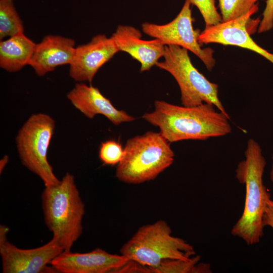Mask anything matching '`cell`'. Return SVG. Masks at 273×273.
I'll use <instances>...</instances> for the list:
<instances>
[{"mask_svg": "<svg viewBox=\"0 0 273 273\" xmlns=\"http://www.w3.org/2000/svg\"><path fill=\"white\" fill-rule=\"evenodd\" d=\"M153 112L143 118L157 126L169 143L188 140H205L226 135L232 131L230 117L211 104L186 107L157 100Z\"/></svg>", "mask_w": 273, "mask_h": 273, "instance_id": "obj_1", "label": "cell"}, {"mask_svg": "<svg viewBox=\"0 0 273 273\" xmlns=\"http://www.w3.org/2000/svg\"><path fill=\"white\" fill-rule=\"evenodd\" d=\"M245 157L236 169L237 179L245 186L244 207L231 234L252 245L258 243L263 236V216L270 196L263 180L266 160L260 146L254 139L248 141Z\"/></svg>", "mask_w": 273, "mask_h": 273, "instance_id": "obj_2", "label": "cell"}, {"mask_svg": "<svg viewBox=\"0 0 273 273\" xmlns=\"http://www.w3.org/2000/svg\"><path fill=\"white\" fill-rule=\"evenodd\" d=\"M45 223L64 251H69L83 231L85 205L74 176L67 172L60 181L45 187L41 195Z\"/></svg>", "mask_w": 273, "mask_h": 273, "instance_id": "obj_3", "label": "cell"}, {"mask_svg": "<svg viewBox=\"0 0 273 273\" xmlns=\"http://www.w3.org/2000/svg\"><path fill=\"white\" fill-rule=\"evenodd\" d=\"M170 143L160 132L152 131L129 139L116 177L130 184L154 179L173 162L174 154Z\"/></svg>", "mask_w": 273, "mask_h": 273, "instance_id": "obj_4", "label": "cell"}, {"mask_svg": "<svg viewBox=\"0 0 273 273\" xmlns=\"http://www.w3.org/2000/svg\"><path fill=\"white\" fill-rule=\"evenodd\" d=\"M171 234L163 220L143 225L121 247L120 254L148 268L168 259L191 260L196 255L193 246Z\"/></svg>", "mask_w": 273, "mask_h": 273, "instance_id": "obj_5", "label": "cell"}, {"mask_svg": "<svg viewBox=\"0 0 273 273\" xmlns=\"http://www.w3.org/2000/svg\"><path fill=\"white\" fill-rule=\"evenodd\" d=\"M164 60L156 66L169 72L177 82L183 106L193 107L211 104L229 115L218 97V86L209 81L193 65L188 50L181 47L165 45Z\"/></svg>", "mask_w": 273, "mask_h": 273, "instance_id": "obj_6", "label": "cell"}, {"mask_svg": "<svg viewBox=\"0 0 273 273\" xmlns=\"http://www.w3.org/2000/svg\"><path fill=\"white\" fill-rule=\"evenodd\" d=\"M56 123L50 115L42 113L31 115L19 129L16 138L22 164L37 175L45 187L58 184L59 180L48 159V149Z\"/></svg>", "mask_w": 273, "mask_h": 273, "instance_id": "obj_7", "label": "cell"}, {"mask_svg": "<svg viewBox=\"0 0 273 273\" xmlns=\"http://www.w3.org/2000/svg\"><path fill=\"white\" fill-rule=\"evenodd\" d=\"M191 5L190 0H186L180 11L173 20L163 25L144 22L142 30L147 35L160 40L164 45H176L191 51L211 71L215 64L214 51L211 48L201 47L198 40L200 32L194 30L193 26Z\"/></svg>", "mask_w": 273, "mask_h": 273, "instance_id": "obj_8", "label": "cell"}, {"mask_svg": "<svg viewBox=\"0 0 273 273\" xmlns=\"http://www.w3.org/2000/svg\"><path fill=\"white\" fill-rule=\"evenodd\" d=\"M9 229L0 226V254L3 273L57 272L49 263L64 251L56 238L32 249H21L7 239Z\"/></svg>", "mask_w": 273, "mask_h": 273, "instance_id": "obj_9", "label": "cell"}, {"mask_svg": "<svg viewBox=\"0 0 273 273\" xmlns=\"http://www.w3.org/2000/svg\"><path fill=\"white\" fill-rule=\"evenodd\" d=\"M130 261L121 254L109 253L101 248L86 253L64 251L51 262L61 273L119 272Z\"/></svg>", "mask_w": 273, "mask_h": 273, "instance_id": "obj_10", "label": "cell"}, {"mask_svg": "<svg viewBox=\"0 0 273 273\" xmlns=\"http://www.w3.org/2000/svg\"><path fill=\"white\" fill-rule=\"evenodd\" d=\"M258 10V3L247 13L205 29L199 34L200 43H216L239 47L254 52L273 64V53L260 47L250 37L247 25Z\"/></svg>", "mask_w": 273, "mask_h": 273, "instance_id": "obj_11", "label": "cell"}, {"mask_svg": "<svg viewBox=\"0 0 273 273\" xmlns=\"http://www.w3.org/2000/svg\"><path fill=\"white\" fill-rule=\"evenodd\" d=\"M118 52L111 37L98 34L87 43L76 47L69 65V75L76 81L90 83L99 70Z\"/></svg>", "mask_w": 273, "mask_h": 273, "instance_id": "obj_12", "label": "cell"}, {"mask_svg": "<svg viewBox=\"0 0 273 273\" xmlns=\"http://www.w3.org/2000/svg\"><path fill=\"white\" fill-rule=\"evenodd\" d=\"M67 98L76 109L89 119L100 114L116 125L135 119L126 112L115 107L97 87L92 85L76 83L67 94Z\"/></svg>", "mask_w": 273, "mask_h": 273, "instance_id": "obj_13", "label": "cell"}, {"mask_svg": "<svg viewBox=\"0 0 273 273\" xmlns=\"http://www.w3.org/2000/svg\"><path fill=\"white\" fill-rule=\"evenodd\" d=\"M111 37L119 51L127 53L141 64V72L149 70L163 57L165 45L156 38L142 39L140 31L133 26L119 25Z\"/></svg>", "mask_w": 273, "mask_h": 273, "instance_id": "obj_14", "label": "cell"}, {"mask_svg": "<svg viewBox=\"0 0 273 273\" xmlns=\"http://www.w3.org/2000/svg\"><path fill=\"white\" fill-rule=\"evenodd\" d=\"M75 44L70 38L47 35L36 44L28 65L38 76H43L58 66L70 65L75 54Z\"/></svg>", "mask_w": 273, "mask_h": 273, "instance_id": "obj_15", "label": "cell"}, {"mask_svg": "<svg viewBox=\"0 0 273 273\" xmlns=\"http://www.w3.org/2000/svg\"><path fill=\"white\" fill-rule=\"evenodd\" d=\"M36 44L23 33L0 41V67L15 72L29 65Z\"/></svg>", "mask_w": 273, "mask_h": 273, "instance_id": "obj_16", "label": "cell"}, {"mask_svg": "<svg viewBox=\"0 0 273 273\" xmlns=\"http://www.w3.org/2000/svg\"><path fill=\"white\" fill-rule=\"evenodd\" d=\"M200 256L196 255L191 260L168 259L159 265L147 268L148 272L153 273H208L211 272L209 263L200 262Z\"/></svg>", "mask_w": 273, "mask_h": 273, "instance_id": "obj_17", "label": "cell"}, {"mask_svg": "<svg viewBox=\"0 0 273 273\" xmlns=\"http://www.w3.org/2000/svg\"><path fill=\"white\" fill-rule=\"evenodd\" d=\"M23 32V22L13 0H0V40Z\"/></svg>", "mask_w": 273, "mask_h": 273, "instance_id": "obj_18", "label": "cell"}, {"mask_svg": "<svg viewBox=\"0 0 273 273\" xmlns=\"http://www.w3.org/2000/svg\"><path fill=\"white\" fill-rule=\"evenodd\" d=\"M222 21L237 18L249 12L259 0H217ZM221 21V22H222Z\"/></svg>", "mask_w": 273, "mask_h": 273, "instance_id": "obj_19", "label": "cell"}, {"mask_svg": "<svg viewBox=\"0 0 273 273\" xmlns=\"http://www.w3.org/2000/svg\"><path fill=\"white\" fill-rule=\"evenodd\" d=\"M124 153V149L120 142L111 139L101 143L99 157L104 164L114 166L122 161Z\"/></svg>", "mask_w": 273, "mask_h": 273, "instance_id": "obj_20", "label": "cell"}, {"mask_svg": "<svg viewBox=\"0 0 273 273\" xmlns=\"http://www.w3.org/2000/svg\"><path fill=\"white\" fill-rule=\"evenodd\" d=\"M191 4L199 10L205 23V28L217 24L222 21L220 14L215 7L214 0H190Z\"/></svg>", "mask_w": 273, "mask_h": 273, "instance_id": "obj_21", "label": "cell"}, {"mask_svg": "<svg viewBox=\"0 0 273 273\" xmlns=\"http://www.w3.org/2000/svg\"><path fill=\"white\" fill-rule=\"evenodd\" d=\"M273 27V0H266V6L262 14V19L258 26V32L263 33Z\"/></svg>", "mask_w": 273, "mask_h": 273, "instance_id": "obj_22", "label": "cell"}, {"mask_svg": "<svg viewBox=\"0 0 273 273\" xmlns=\"http://www.w3.org/2000/svg\"><path fill=\"white\" fill-rule=\"evenodd\" d=\"M263 224L264 227L269 226L273 230V200L271 198L267 201L263 216Z\"/></svg>", "mask_w": 273, "mask_h": 273, "instance_id": "obj_23", "label": "cell"}, {"mask_svg": "<svg viewBox=\"0 0 273 273\" xmlns=\"http://www.w3.org/2000/svg\"><path fill=\"white\" fill-rule=\"evenodd\" d=\"M9 160V157L7 156H4L2 159L1 160L0 162V170L1 172H2V170H3L5 167L6 165L7 164Z\"/></svg>", "mask_w": 273, "mask_h": 273, "instance_id": "obj_24", "label": "cell"}, {"mask_svg": "<svg viewBox=\"0 0 273 273\" xmlns=\"http://www.w3.org/2000/svg\"><path fill=\"white\" fill-rule=\"evenodd\" d=\"M271 159H272V164H271L270 171L269 172V177H270V179L271 183L273 184V154L272 155Z\"/></svg>", "mask_w": 273, "mask_h": 273, "instance_id": "obj_25", "label": "cell"}]
</instances>
